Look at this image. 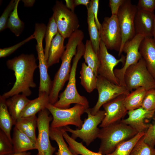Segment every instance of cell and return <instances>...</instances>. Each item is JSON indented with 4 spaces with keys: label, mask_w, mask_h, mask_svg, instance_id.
<instances>
[{
    "label": "cell",
    "mask_w": 155,
    "mask_h": 155,
    "mask_svg": "<svg viewBox=\"0 0 155 155\" xmlns=\"http://www.w3.org/2000/svg\"><path fill=\"white\" fill-rule=\"evenodd\" d=\"M6 65L14 72L16 81L9 90L1 96L5 99L20 93L27 97L30 96L32 93L30 88L36 86L34 75L38 66L34 55L21 54L8 60Z\"/></svg>",
    "instance_id": "6da1fadb"
},
{
    "label": "cell",
    "mask_w": 155,
    "mask_h": 155,
    "mask_svg": "<svg viewBox=\"0 0 155 155\" xmlns=\"http://www.w3.org/2000/svg\"><path fill=\"white\" fill-rule=\"evenodd\" d=\"M82 42L80 37L74 34L68 38L65 50L61 59V64L53 81L52 88L49 95V103L52 104H54L58 100L59 92L69 79L72 59L76 53L78 45Z\"/></svg>",
    "instance_id": "7a4b0ae2"
},
{
    "label": "cell",
    "mask_w": 155,
    "mask_h": 155,
    "mask_svg": "<svg viewBox=\"0 0 155 155\" xmlns=\"http://www.w3.org/2000/svg\"><path fill=\"white\" fill-rule=\"evenodd\" d=\"M138 133L121 121L102 128L98 136L101 141L98 152L103 155L110 154L119 144L133 137Z\"/></svg>",
    "instance_id": "3957f363"
},
{
    "label": "cell",
    "mask_w": 155,
    "mask_h": 155,
    "mask_svg": "<svg viewBox=\"0 0 155 155\" xmlns=\"http://www.w3.org/2000/svg\"><path fill=\"white\" fill-rule=\"evenodd\" d=\"M85 49V45L82 42L78 45L76 53L73 58L70 75L66 87L59 96V99L53 104L55 107L67 108H69L71 104H76L81 105L86 109L89 108V102L87 98L79 93L76 83V74L78 63L83 55Z\"/></svg>",
    "instance_id": "277c9868"
},
{
    "label": "cell",
    "mask_w": 155,
    "mask_h": 155,
    "mask_svg": "<svg viewBox=\"0 0 155 155\" xmlns=\"http://www.w3.org/2000/svg\"><path fill=\"white\" fill-rule=\"evenodd\" d=\"M46 108L53 117L51 127L59 128L73 125L77 127L78 129L82 128L83 122L81 117L86 109L84 106L76 104L70 108H61L49 103Z\"/></svg>",
    "instance_id": "5b68a950"
},
{
    "label": "cell",
    "mask_w": 155,
    "mask_h": 155,
    "mask_svg": "<svg viewBox=\"0 0 155 155\" xmlns=\"http://www.w3.org/2000/svg\"><path fill=\"white\" fill-rule=\"evenodd\" d=\"M124 81L125 86L129 92L141 87L147 90L155 89V80L148 70L142 58L126 70L124 75Z\"/></svg>",
    "instance_id": "8992f818"
},
{
    "label": "cell",
    "mask_w": 155,
    "mask_h": 155,
    "mask_svg": "<svg viewBox=\"0 0 155 155\" xmlns=\"http://www.w3.org/2000/svg\"><path fill=\"white\" fill-rule=\"evenodd\" d=\"M85 113L88 115V118L85 119L82 128L74 130L67 126L62 127L66 131L71 133V137L75 139L78 137L81 139L88 146L97 138L100 129L98 126L101 123L105 114L104 110L99 111L94 115H92L90 108L86 109Z\"/></svg>",
    "instance_id": "52a82bcc"
},
{
    "label": "cell",
    "mask_w": 155,
    "mask_h": 155,
    "mask_svg": "<svg viewBox=\"0 0 155 155\" xmlns=\"http://www.w3.org/2000/svg\"><path fill=\"white\" fill-rule=\"evenodd\" d=\"M52 10L58 32L65 39L69 38L80 27L77 15L62 1H56Z\"/></svg>",
    "instance_id": "ba28073f"
},
{
    "label": "cell",
    "mask_w": 155,
    "mask_h": 155,
    "mask_svg": "<svg viewBox=\"0 0 155 155\" xmlns=\"http://www.w3.org/2000/svg\"><path fill=\"white\" fill-rule=\"evenodd\" d=\"M137 6L130 0H125L119 8L117 16L122 34V42L118 56L122 53L124 44L136 35L134 24L135 17L137 10Z\"/></svg>",
    "instance_id": "9c48e42d"
},
{
    "label": "cell",
    "mask_w": 155,
    "mask_h": 155,
    "mask_svg": "<svg viewBox=\"0 0 155 155\" xmlns=\"http://www.w3.org/2000/svg\"><path fill=\"white\" fill-rule=\"evenodd\" d=\"M96 89L98 93V98L95 105L90 108L91 113L95 115L104 104L122 95L130 93L125 86L115 84L106 78L98 75Z\"/></svg>",
    "instance_id": "30bf717a"
},
{
    "label": "cell",
    "mask_w": 155,
    "mask_h": 155,
    "mask_svg": "<svg viewBox=\"0 0 155 155\" xmlns=\"http://www.w3.org/2000/svg\"><path fill=\"white\" fill-rule=\"evenodd\" d=\"M100 40L107 49L119 52L122 42V34L117 15L106 17L99 30Z\"/></svg>",
    "instance_id": "8fae6325"
},
{
    "label": "cell",
    "mask_w": 155,
    "mask_h": 155,
    "mask_svg": "<svg viewBox=\"0 0 155 155\" xmlns=\"http://www.w3.org/2000/svg\"><path fill=\"white\" fill-rule=\"evenodd\" d=\"M50 113L46 108L38 113L36 144L39 155H53L56 150V148L52 146L50 140V123L52 119Z\"/></svg>",
    "instance_id": "7c38bea8"
},
{
    "label": "cell",
    "mask_w": 155,
    "mask_h": 155,
    "mask_svg": "<svg viewBox=\"0 0 155 155\" xmlns=\"http://www.w3.org/2000/svg\"><path fill=\"white\" fill-rule=\"evenodd\" d=\"M145 38L142 35L136 34L124 44L122 52L126 54L125 63L121 68L114 70V74L120 85L125 86L124 75L126 70L131 65L137 63L141 58L139 49L141 42Z\"/></svg>",
    "instance_id": "4fadbf2b"
},
{
    "label": "cell",
    "mask_w": 155,
    "mask_h": 155,
    "mask_svg": "<svg viewBox=\"0 0 155 155\" xmlns=\"http://www.w3.org/2000/svg\"><path fill=\"white\" fill-rule=\"evenodd\" d=\"M106 46L100 40L98 56L100 61V66L98 71L99 75L116 84L120 85L114 73V68L119 63L124 65L126 57L122 55L119 59H117L109 53Z\"/></svg>",
    "instance_id": "5bb4252c"
},
{
    "label": "cell",
    "mask_w": 155,
    "mask_h": 155,
    "mask_svg": "<svg viewBox=\"0 0 155 155\" xmlns=\"http://www.w3.org/2000/svg\"><path fill=\"white\" fill-rule=\"evenodd\" d=\"M126 95H120L103 105L105 114L100 127H104L121 121L127 113L128 111L124 104Z\"/></svg>",
    "instance_id": "9a60e30c"
},
{
    "label": "cell",
    "mask_w": 155,
    "mask_h": 155,
    "mask_svg": "<svg viewBox=\"0 0 155 155\" xmlns=\"http://www.w3.org/2000/svg\"><path fill=\"white\" fill-rule=\"evenodd\" d=\"M127 114L128 117L122 119L121 121L131 126L138 133L145 132L149 125L145 123V121L152 118L155 114V110L148 111L141 107L128 111Z\"/></svg>",
    "instance_id": "2e32d148"
},
{
    "label": "cell",
    "mask_w": 155,
    "mask_h": 155,
    "mask_svg": "<svg viewBox=\"0 0 155 155\" xmlns=\"http://www.w3.org/2000/svg\"><path fill=\"white\" fill-rule=\"evenodd\" d=\"M155 19L154 12L137 9L134 20L136 34L142 35L145 38L152 37V30Z\"/></svg>",
    "instance_id": "e0dca14e"
},
{
    "label": "cell",
    "mask_w": 155,
    "mask_h": 155,
    "mask_svg": "<svg viewBox=\"0 0 155 155\" xmlns=\"http://www.w3.org/2000/svg\"><path fill=\"white\" fill-rule=\"evenodd\" d=\"M139 51L148 70L155 80V43L152 37H145Z\"/></svg>",
    "instance_id": "ac0fdd59"
},
{
    "label": "cell",
    "mask_w": 155,
    "mask_h": 155,
    "mask_svg": "<svg viewBox=\"0 0 155 155\" xmlns=\"http://www.w3.org/2000/svg\"><path fill=\"white\" fill-rule=\"evenodd\" d=\"M12 142L14 153L37 149L36 144L15 127L13 128Z\"/></svg>",
    "instance_id": "d6986e66"
},
{
    "label": "cell",
    "mask_w": 155,
    "mask_h": 155,
    "mask_svg": "<svg viewBox=\"0 0 155 155\" xmlns=\"http://www.w3.org/2000/svg\"><path fill=\"white\" fill-rule=\"evenodd\" d=\"M30 100L23 94H16L6 99V103L13 120L14 125Z\"/></svg>",
    "instance_id": "ffe728a7"
},
{
    "label": "cell",
    "mask_w": 155,
    "mask_h": 155,
    "mask_svg": "<svg viewBox=\"0 0 155 155\" xmlns=\"http://www.w3.org/2000/svg\"><path fill=\"white\" fill-rule=\"evenodd\" d=\"M65 38L58 32L53 39L49 50L47 65L48 68L59 62L65 49Z\"/></svg>",
    "instance_id": "44dd1931"
},
{
    "label": "cell",
    "mask_w": 155,
    "mask_h": 155,
    "mask_svg": "<svg viewBox=\"0 0 155 155\" xmlns=\"http://www.w3.org/2000/svg\"><path fill=\"white\" fill-rule=\"evenodd\" d=\"M49 95L45 93L38 94L37 98L30 100L22 113L20 118L36 115L38 113L46 108L49 103Z\"/></svg>",
    "instance_id": "7402d4cb"
},
{
    "label": "cell",
    "mask_w": 155,
    "mask_h": 155,
    "mask_svg": "<svg viewBox=\"0 0 155 155\" xmlns=\"http://www.w3.org/2000/svg\"><path fill=\"white\" fill-rule=\"evenodd\" d=\"M37 117L36 115L20 118L17 119L14 125L36 144V129L37 127Z\"/></svg>",
    "instance_id": "603a6c76"
},
{
    "label": "cell",
    "mask_w": 155,
    "mask_h": 155,
    "mask_svg": "<svg viewBox=\"0 0 155 155\" xmlns=\"http://www.w3.org/2000/svg\"><path fill=\"white\" fill-rule=\"evenodd\" d=\"M86 8L87 11V21L90 40L94 50L98 55L100 40L98 29L96 24L92 11L91 1Z\"/></svg>",
    "instance_id": "cb8c5ba5"
},
{
    "label": "cell",
    "mask_w": 155,
    "mask_h": 155,
    "mask_svg": "<svg viewBox=\"0 0 155 155\" xmlns=\"http://www.w3.org/2000/svg\"><path fill=\"white\" fill-rule=\"evenodd\" d=\"M6 99L0 96V127L12 142L11 132L14 123L8 108Z\"/></svg>",
    "instance_id": "d4e9b609"
},
{
    "label": "cell",
    "mask_w": 155,
    "mask_h": 155,
    "mask_svg": "<svg viewBox=\"0 0 155 155\" xmlns=\"http://www.w3.org/2000/svg\"><path fill=\"white\" fill-rule=\"evenodd\" d=\"M80 74L81 84L87 92L90 93L96 89L97 76L85 62L82 64Z\"/></svg>",
    "instance_id": "484cf974"
},
{
    "label": "cell",
    "mask_w": 155,
    "mask_h": 155,
    "mask_svg": "<svg viewBox=\"0 0 155 155\" xmlns=\"http://www.w3.org/2000/svg\"><path fill=\"white\" fill-rule=\"evenodd\" d=\"M147 91L144 88L140 87L126 95L124 104L128 111L141 107Z\"/></svg>",
    "instance_id": "4316f807"
},
{
    "label": "cell",
    "mask_w": 155,
    "mask_h": 155,
    "mask_svg": "<svg viewBox=\"0 0 155 155\" xmlns=\"http://www.w3.org/2000/svg\"><path fill=\"white\" fill-rule=\"evenodd\" d=\"M83 56L85 63L93 70L96 75L98 76V71L100 66V61L98 55L94 50L90 40H87L86 41Z\"/></svg>",
    "instance_id": "83f0119b"
},
{
    "label": "cell",
    "mask_w": 155,
    "mask_h": 155,
    "mask_svg": "<svg viewBox=\"0 0 155 155\" xmlns=\"http://www.w3.org/2000/svg\"><path fill=\"white\" fill-rule=\"evenodd\" d=\"M50 137L51 139L56 142L58 147L56 155H77L72 152L68 147L63 137L61 128H52L50 127Z\"/></svg>",
    "instance_id": "f1b7e54d"
},
{
    "label": "cell",
    "mask_w": 155,
    "mask_h": 155,
    "mask_svg": "<svg viewBox=\"0 0 155 155\" xmlns=\"http://www.w3.org/2000/svg\"><path fill=\"white\" fill-rule=\"evenodd\" d=\"M61 131L69 149L74 154L77 155H103L98 152H94L90 150L84 146L82 142H78L72 138L63 129H62Z\"/></svg>",
    "instance_id": "f546056e"
},
{
    "label": "cell",
    "mask_w": 155,
    "mask_h": 155,
    "mask_svg": "<svg viewBox=\"0 0 155 155\" xmlns=\"http://www.w3.org/2000/svg\"><path fill=\"white\" fill-rule=\"evenodd\" d=\"M20 1L19 0H17L14 8L10 16L7 24V28L17 37L19 36L22 34L24 27V23L20 19L18 13V8Z\"/></svg>",
    "instance_id": "4dcf8cb0"
},
{
    "label": "cell",
    "mask_w": 155,
    "mask_h": 155,
    "mask_svg": "<svg viewBox=\"0 0 155 155\" xmlns=\"http://www.w3.org/2000/svg\"><path fill=\"white\" fill-rule=\"evenodd\" d=\"M144 133L145 132L138 133L133 137L121 143L113 152L106 155H130L135 145Z\"/></svg>",
    "instance_id": "1f68e13d"
},
{
    "label": "cell",
    "mask_w": 155,
    "mask_h": 155,
    "mask_svg": "<svg viewBox=\"0 0 155 155\" xmlns=\"http://www.w3.org/2000/svg\"><path fill=\"white\" fill-rule=\"evenodd\" d=\"M58 32L57 27L53 16L49 19L46 26L45 34V45L44 49V54L47 61L49 51L51 42L57 33Z\"/></svg>",
    "instance_id": "d6a6232c"
},
{
    "label": "cell",
    "mask_w": 155,
    "mask_h": 155,
    "mask_svg": "<svg viewBox=\"0 0 155 155\" xmlns=\"http://www.w3.org/2000/svg\"><path fill=\"white\" fill-rule=\"evenodd\" d=\"M143 136L135 145L130 155H155V148L146 143Z\"/></svg>",
    "instance_id": "836d02e7"
},
{
    "label": "cell",
    "mask_w": 155,
    "mask_h": 155,
    "mask_svg": "<svg viewBox=\"0 0 155 155\" xmlns=\"http://www.w3.org/2000/svg\"><path fill=\"white\" fill-rule=\"evenodd\" d=\"M14 153L13 146L6 134L0 131V155L9 154Z\"/></svg>",
    "instance_id": "e575fe53"
},
{
    "label": "cell",
    "mask_w": 155,
    "mask_h": 155,
    "mask_svg": "<svg viewBox=\"0 0 155 155\" xmlns=\"http://www.w3.org/2000/svg\"><path fill=\"white\" fill-rule=\"evenodd\" d=\"M17 0H11L4 10L0 17V31L7 28L8 21L15 7Z\"/></svg>",
    "instance_id": "d590c367"
},
{
    "label": "cell",
    "mask_w": 155,
    "mask_h": 155,
    "mask_svg": "<svg viewBox=\"0 0 155 155\" xmlns=\"http://www.w3.org/2000/svg\"><path fill=\"white\" fill-rule=\"evenodd\" d=\"M141 107L147 110H155V89L147 90Z\"/></svg>",
    "instance_id": "8d00e7d4"
},
{
    "label": "cell",
    "mask_w": 155,
    "mask_h": 155,
    "mask_svg": "<svg viewBox=\"0 0 155 155\" xmlns=\"http://www.w3.org/2000/svg\"><path fill=\"white\" fill-rule=\"evenodd\" d=\"M152 119V123L149 124L143 137L146 143L154 148L155 146V114Z\"/></svg>",
    "instance_id": "74e56055"
},
{
    "label": "cell",
    "mask_w": 155,
    "mask_h": 155,
    "mask_svg": "<svg viewBox=\"0 0 155 155\" xmlns=\"http://www.w3.org/2000/svg\"><path fill=\"white\" fill-rule=\"evenodd\" d=\"M35 38V35L33 34L27 38L14 45L8 47L0 49V57H5L9 56L26 43Z\"/></svg>",
    "instance_id": "f35d334b"
},
{
    "label": "cell",
    "mask_w": 155,
    "mask_h": 155,
    "mask_svg": "<svg viewBox=\"0 0 155 155\" xmlns=\"http://www.w3.org/2000/svg\"><path fill=\"white\" fill-rule=\"evenodd\" d=\"M136 6L138 9L154 12L155 9V0H139Z\"/></svg>",
    "instance_id": "ab89813d"
},
{
    "label": "cell",
    "mask_w": 155,
    "mask_h": 155,
    "mask_svg": "<svg viewBox=\"0 0 155 155\" xmlns=\"http://www.w3.org/2000/svg\"><path fill=\"white\" fill-rule=\"evenodd\" d=\"M125 0H110L109 5L112 15H117L119 9Z\"/></svg>",
    "instance_id": "60d3db41"
},
{
    "label": "cell",
    "mask_w": 155,
    "mask_h": 155,
    "mask_svg": "<svg viewBox=\"0 0 155 155\" xmlns=\"http://www.w3.org/2000/svg\"><path fill=\"white\" fill-rule=\"evenodd\" d=\"M91 1L92 8L94 20L99 30L100 29L101 24L98 18V11L99 7V0H92Z\"/></svg>",
    "instance_id": "b9f144b4"
},
{
    "label": "cell",
    "mask_w": 155,
    "mask_h": 155,
    "mask_svg": "<svg viewBox=\"0 0 155 155\" xmlns=\"http://www.w3.org/2000/svg\"><path fill=\"white\" fill-rule=\"evenodd\" d=\"M65 2V5L66 7L71 11L74 12L75 8V6L74 4V0H66Z\"/></svg>",
    "instance_id": "7bdbcfd3"
},
{
    "label": "cell",
    "mask_w": 155,
    "mask_h": 155,
    "mask_svg": "<svg viewBox=\"0 0 155 155\" xmlns=\"http://www.w3.org/2000/svg\"><path fill=\"white\" fill-rule=\"evenodd\" d=\"M91 1L89 0H74L75 6L82 5H84L86 7L90 3Z\"/></svg>",
    "instance_id": "ee69618b"
},
{
    "label": "cell",
    "mask_w": 155,
    "mask_h": 155,
    "mask_svg": "<svg viewBox=\"0 0 155 155\" xmlns=\"http://www.w3.org/2000/svg\"><path fill=\"white\" fill-rule=\"evenodd\" d=\"M24 7H31L33 6L35 2L34 0H22Z\"/></svg>",
    "instance_id": "f6af8a7d"
},
{
    "label": "cell",
    "mask_w": 155,
    "mask_h": 155,
    "mask_svg": "<svg viewBox=\"0 0 155 155\" xmlns=\"http://www.w3.org/2000/svg\"><path fill=\"white\" fill-rule=\"evenodd\" d=\"M0 155H31L30 152H23L14 153H13L9 154H3Z\"/></svg>",
    "instance_id": "bcb514c9"
},
{
    "label": "cell",
    "mask_w": 155,
    "mask_h": 155,
    "mask_svg": "<svg viewBox=\"0 0 155 155\" xmlns=\"http://www.w3.org/2000/svg\"><path fill=\"white\" fill-rule=\"evenodd\" d=\"M152 38L155 43V19L152 30Z\"/></svg>",
    "instance_id": "7dc6e473"
},
{
    "label": "cell",
    "mask_w": 155,
    "mask_h": 155,
    "mask_svg": "<svg viewBox=\"0 0 155 155\" xmlns=\"http://www.w3.org/2000/svg\"><path fill=\"white\" fill-rule=\"evenodd\" d=\"M36 155H39L38 154V153Z\"/></svg>",
    "instance_id": "c3c4849f"
}]
</instances>
